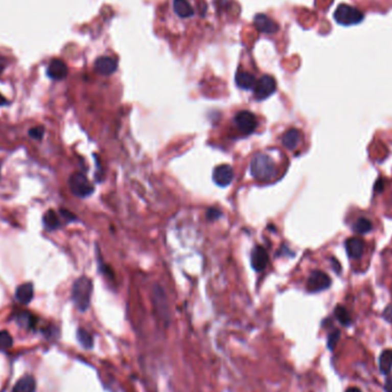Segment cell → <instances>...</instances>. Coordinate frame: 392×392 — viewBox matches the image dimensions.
Returning a JSON list of instances; mask_svg holds the SVG:
<instances>
[{"label": "cell", "instance_id": "d6986e66", "mask_svg": "<svg viewBox=\"0 0 392 392\" xmlns=\"http://www.w3.org/2000/svg\"><path fill=\"white\" fill-rule=\"evenodd\" d=\"M36 381L31 375H25L18 380L13 388V392H35Z\"/></svg>", "mask_w": 392, "mask_h": 392}, {"label": "cell", "instance_id": "836d02e7", "mask_svg": "<svg viewBox=\"0 0 392 392\" xmlns=\"http://www.w3.org/2000/svg\"><path fill=\"white\" fill-rule=\"evenodd\" d=\"M347 392H361V391H360V389L353 388V386H352V388H349V389L347 390Z\"/></svg>", "mask_w": 392, "mask_h": 392}, {"label": "cell", "instance_id": "30bf717a", "mask_svg": "<svg viewBox=\"0 0 392 392\" xmlns=\"http://www.w3.org/2000/svg\"><path fill=\"white\" fill-rule=\"evenodd\" d=\"M253 25L256 27V29L259 32H262V34L273 35L276 34L279 31L278 23H275L271 17L265 15V14H256V16L253 18Z\"/></svg>", "mask_w": 392, "mask_h": 392}, {"label": "cell", "instance_id": "7402d4cb", "mask_svg": "<svg viewBox=\"0 0 392 392\" xmlns=\"http://www.w3.org/2000/svg\"><path fill=\"white\" fill-rule=\"evenodd\" d=\"M42 221H44L45 227L50 230L58 229L61 226L59 217L53 210H49L46 212L44 215V218H42Z\"/></svg>", "mask_w": 392, "mask_h": 392}, {"label": "cell", "instance_id": "f1b7e54d", "mask_svg": "<svg viewBox=\"0 0 392 392\" xmlns=\"http://www.w3.org/2000/svg\"><path fill=\"white\" fill-rule=\"evenodd\" d=\"M220 216H221V211L217 209V207H210V209L207 210V212H206V217L210 220L218 219Z\"/></svg>", "mask_w": 392, "mask_h": 392}, {"label": "cell", "instance_id": "52a82bcc", "mask_svg": "<svg viewBox=\"0 0 392 392\" xmlns=\"http://www.w3.org/2000/svg\"><path fill=\"white\" fill-rule=\"evenodd\" d=\"M332 285V279L327 273L320 270H315L311 273L308 281H306V289L310 292L322 291Z\"/></svg>", "mask_w": 392, "mask_h": 392}, {"label": "cell", "instance_id": "484cf974", "mask_svg": "<svg viewBox=\"0 0 392 392\" xmlns=\"http://www.w3.org/2000/svg\"><path fill=\"white\" fill-rule=\"evenodd\" d=\"M13 345V338L7 330L0 332V350H7Z\"/></svg>", "mask_w": 392, "mask_h": 392}, {"label": "cell", "instance_id": "d4e9b609", "mask_svg": "<svg viewBox=\"0 0 392 392\" xmlns=\"http://www.w3.org/2000/svg\"><path fill=\"white\" fill-rule=\"evenodd\" d=\"M335 316H336V319L343 326H350L352 322V318L350 313H349V311L342 305L336 306V309H335Z\"/></svg>", "mask_w": 392, "mask_h": 392}, {"label": "cell", "instance_id": "ffe728a7", "mask_svg": "<svg viewBox=\"0 0 392 392\" xmlns=\"http://www.w3.org/2000/svg\"><path fill=\"white\" fill-rule=\"evenodd\" d=\"M235 83L240 88L251 89L255 87L257 80L252 74H250L248 72H239L235 76Z\"/></svg>", "mask_w": 392, "mask_h": 392}, {"label": "cell", "instance_id": "6da1fadb", "mask_svg": "<svg viewBox=\"0 0 392 392\" xmlns=\"http://www.w3.org/2000/svg\"><path fill=\"white\" fill-rule=\"evenodd\" d=\"M345 248L352 265L358 268V271L359 268H367L372 253V245L368 244L365 239L359 235L350 236L345 241Z\"/></svg>", "mask_w": 392, "mask_h": 392}, {"label": "cell", "instance_id": "8992f818", "mask_svg": "<svg viewBox=\"0 0 392 392\" xmlns=\"http://www.w3.org/2000/svg\"><path fill=\"white\" fill-rule=\"evenodd\" d=\"M69 188L77 197H87L94 192L93 185L83 173L76 172L69 178Z\"/></svg>", "mask_w": 392, "mask_h": 392}, {"label": "cell", "instance_id": "d6a6232c", "mask_svg": "<svg viewBox=\"0 0 392 392\" xmlns=\"http://www.w3.org/2000/svg\"><path fill=\"white\" fill-rule=\"evenodd\" d=\"M7 103H8V101L2 96V94H0V107H2V106H6Z\"/></svg>", "mask_w": 392, "mask_h": 392}, {"label": "cell", "instance_id": "9c48e42d", "mask_svg": "<svg viewBox=\"0 0 392 392\" xmlns=\"http://www.w3.org/2000/svg\"><path fill=\"white\" fill-rule=\"evenodd\" d=\"M235 124L238 126L240 132L244 134H250L256 130L257 127V118L251 111L242 110L236 114Z\"/></svg>", "mask_w": 392, "mask_h": 392}, {"label": "cell", "instance_id": "7a4b0ae2", "mask_svg": "<svg viewBox=\"0 0 392 392\" xmlns=\"http://www.w3.org/2000/svg\"><path fill=\"white\" fill-rule=\"evenodd\" d=\"M250 173L259 181H270L276 174L275 163L268 155L259 153L250 162Z\"/></svg>", "mask_w": 392, "mask_h": 392}, {"label": "cell", "instance_id": "9a60e30c", "mask_svg": "<svg viewBox=\"0 0 392 392\" xmlns=\"http://www.w3.org/2000/svg\"><path fill=\"white\" fill-rule=\"evenodd\" d=\"M268 264V255L265 248L262 247V245H258L253 249L252 255H251V265L253 267L255 271L261 272L263 270H265V267Z\"/></svg>", "mask_w": 392, "mask_h": 392}, {"label": "cell", "instance_id": "d590c367", "mask_svg": "<svg viewBox=\"0 0 392 392\" xmlns=\"http://www.w3.org/2000/svg\"><path fill=\"white\" fill-rule=\"evenodd\" d=\"M391 290H392V282H391Z\"/></svg>", "mask_w": 392, "mask_h": 392}, {"label": "cell", "instance_id": "4316f807", "mask_svg": "<svg viewBox=\"0 0 392 392\" xmlns=\"http://www.w3.org/2000/svg\"><path fill=\"white\" fill-rule=\"evenodd\" d=\"M339 337H341V332H339V330H334L333 333H330L328 336V341H327L328 349L334 350L335 347L337 345V343L339 341Z\"/></svg>", "mask_w": 392, "mask_h": 392}, {"label": "cell", "instance_id": "e575fe53", "mask_svg": "<svg viewBox=\"0 0 392 392\" xmlns=\"http://www.w3.org/2000/svg\"><path fill=\"white\" fill-rule=\"evenodd\" d=\"M0 176H2V163H0Z\"/></svg>", "mask_w": 392, "mask_h": 392}, {"label": "cell", "instance_id": "8fae6325", "mask_svg": "<svg viewBox=\"0 0 392 392\" xmlns=\"http://www.w3.org/2000/svg\"><path fill=\"white\" fill-rule=\"evenodd\" d=\"M234 178V171L230 165L223 164L217 167L214 171V180L218 186L226 187L232 182Z\"/></svg>", "mask_w": 392, "mask_h": 392}, {"label": "cell", "instance_id": "4dcf8cb0", "mask_svg": "<svg viewBox=\"0 0 392 392\" xmlns=\"http://www.w3.org/2000/svg\"><path fill=\"white\" fill-rule=\"evenodd\" d=\"M383 316L389 321V322H392V305H389L388 308L384 310Z\"/></svg>", "mask_w": 392, "mask_h": 392}, {"label": "cell", "instance_id": "ac0fdd59", "mask_svg": "<svg viewBox=\"0 0 392 392\" xmlns=\"http://www.w3.org/2000/svg\"><path fill=\"white\" fill-rule=\"evenodd\" d=\"M173 11L180 18L192 17L195 13L188 0H173Z\"/></svg>", "mask_w": 392, "mask_h": 392}, {"label": "cell", "instance_id": "83f0119b", "mask_svg": "<svg viewBox=\"0 0 392 392\" xmlns=\"http://www.w3.org/2000/svg\"><path fill=\"white\" fill-rule=\"evenodd\" d=\"M44 127L42 126H35L32 127V129L29 130V135L31 136L32 139H36V140H41L42 136H44Z\"/></svg>", "mask_w": 392, "mask_h": 392}, {"label": "cell", "instance_id": "e0dca14e", "mask_svg": "<svg viewBox=\"0 0 392 392\" xmlns=\"http://www.w3.org/2000/svg\"><path fill=\"white\" fill-rule=\"evenodd\" d=\"M15 298L21 304H29L34 298V286L32 283H23L18 286L15 291Z\"/></svg>", "mask_w": 392, "mask_h": 392}, {"label": "cell", "instance_id": "5b68a950", "mask_svg": "<svg viewBox=\"0 0 392 392\" xmlns=\"http://www.w3.org/2000/svg\"><path fill=\"white\" fill-rule=\"evenodd\" d=\"M334 17L337 23L341 26L350 27L358 25L363 20V13L359 9L349 6L345 4H341L334 13Z\"/></svg>", "mask_w": 392, "mask_h": 392}, {"label": "cell", "instance_id": "5bb4252c", "mask_svg": "<svg viewBox=\"0 0 392 392\" xmlns=\"http://www.w3.org/2000/svg\"><path fill=\"white\" fill-rule=\"evenodd\" d=\"M94 68H96L98 74L103 75V76H109L117 70V62L109 56H101V58L97 59Z\"/></svg>", "mask_w": 392, "mask_h": 392}, {"label": "cell", "instance_id": "f546056e", "mask_svg": "<svg viewBox=\"0 0 392 392\" xmlns=\"http://www.w3.org/2000/svg\"><path fill=\"white\" fill-rule=\"evenodd\" d=\"M60 214H61V216L64 217V218L68 219V220H75V219H76V217L74 216V214H72V212H69L68 210H65V209H61L60 210Z\"/></svg>", "mask_w": 392, "mask_h": 392}, {"label": "cell", "instance_id": "ba28073f", "mask_svg": "<svg viewBox=\"0 0 392 392\" xmlns=\"http://www.w3.org/2000/svg\"><path fill=\"white\" fill-rule=\"evenodd\" d=\"M275 79L272 76H268V75H264L263 77H261V79L257 80L256 85H255V98H256L257 100H264V99H267L268 97L272 96V94L275 92Z\"/></svg>", "mask_w": 392, "mask_h": 392}, {"label": "cell", "instance_id": "3957f363", "mask_svg": "<svg viewBox=\"0 0 392 392\" xmlns=\"http://www.w3.org/2000/svg\"><path fill=\"white\" fill-rule=\"evenodd\" d=\"M92 281L87 276H80L73 286V302L80 312H85L89 308L92 295Z\"/></svg>", "mask_w": 392, "mask_h": 392}, {"label": "cell", "instance_id": "4fadbf2b", "mask_svg": "<svg viewBox=\"0 0 392 392\" xmlns=\"http://www.w3.org/2000/svg\"><path fill=\"white\" fill-rule=\"evenodd\" d=\"M68 75V67L62 60H52L47 67V76L54 80H62Z\"/></svg>", "mask_w": 392, "mask_h": 392}, {"label": "cell", "instance_id": "1f68e13d", "mask_svg": "<svg viewBox=\"0 0 392 392\" xmlns=\"http://www.w3.org/2000/svg\"><path fill=\"white\" fill-rule=\"evenodd\" d=\"M385 391L386 392H392V376H390L388 380H386L385 383Z\"/></svg>", "mask_w": 392, "mask_h": 392}, {"label": "cell", "instance_id": "cb8c5ba5", "mask_svg": "<svg viewBox=\"0 0 392 392\" xmlns=\"http://www.w3.org/2000/svg\"><path fill=\"white\" fill-rule=\"evenodd\" d=\"M77 339L85 349H92L93 348V344H94L93 336L87 332L86 329L79 328L77 330Z\"/></svg>", "mask_w": 392, "mask_h": 392}, {"label": "cell", "instance_id": "2e32d148", "mask_svg": "<svg viewBox=\"0 0 392 392\" xmlns=\"http://www.w3.org/2000/svg\"><path fill=\"white\" fill-rule=\"evenodd\" d=\"M282 145L285 146L287 149L289 150H295L302 141V133L299 130L297 129H289L287 130L285 133H283L282 138Z\"/></svg>", "mask_w": 392, "mask_h": 392}, {"label": "cell", "instance_id": "603a6c76", "mask_svg": "<svg viewBox=\"0 0 392 392\" xmlns=\"http://www.w3.org/2000/svg\"><path fill=\"white\" fill-rule=\"evenodd\" d=\"M392 368V350L388 349L381 353L380 356V370L384 375H388Z\"/></svg>", "mask_w": 392, "mask_h": 392}, {"label": "cell", "instance_id": "277c9868", "mask_svg": "<svg viewBox=\"0 0 392 392\" xmlns=\"http://www.w3.org/2000/svg\"><path fill=\"white\" fill-rule=\"evenodd\" d=\"M349 221H350L351 229L359 236L373 234L376 230L375 218H373V216L367 215L363 211L357 210L356 214L350 215Z\"/></svg>", "mask_w": 392, "mask_h": 392}, {"label": "cell", "instance_id": "7c38bea8", "mask_svg": "<svg viewBox=\"0 0 392 392\" xmlns=\"http://www.w3.org/2000/svg\"><path fill=\"white\" fill-rule=\"evenodd\" d=\"M153 301L155 309L157 310L160 318L164 321H168L169 319V306H168V299L165 296L163 289L160 287H155L154 294H153Z\"/></svg>", "mask_w": 392, "mask_h": 392}, {"label": "cell", "instance_id": "44dd1931", "mask_svg": "<svg viewBox=\"0 0 392 392\" xmlns=\"http://www.w3.org/2000/svg\"><path fill=\"white\" fill-rule=\"evenodd\" d=\"M15 321L20 327L28 329V328L34 327L36 319L31 313L26 312V311H22V312H18L15 314Z\"/></svg>", "mask_w": 392, "mask_h": 392}]
</instances>
